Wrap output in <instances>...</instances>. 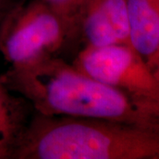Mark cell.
Segmentation results:
<instances>
[{
    "label": "cell",
    "mask_w": 159,
    "mask_h": 159,
    "mask_svg": "<svg viewBox=\"0 0 159 159\" xmlns=\"http://www.w3.org/2000/svg\"><path fill=\"white\" fill-rule=\"evenodd\" d=\"M75 38L63 20L41 0L20 1L0 28V52L11 66L57 56Z\"/></svg>",
    "instance_id": "4"
},
{
    "label": "cell",
    "mask_w": 159,
    "mask_h": 159,
    "mask_svg": "<svg viewBox=\"0 0 159 159\" xmlns=\"http://www.w3.org/2000/svg\"><path fill=\"white\" fill-rule=\"evenodd\" d=\"M63 20L75 37L80 35V21L89 0H41Z\"/></svg>",
    "instance_id": "8"
},
{
    "label": "cell",
    "mask_w": 159,
    "mask_h": 159,
    "mask_svg": "<svg viewBox=\"0 0 159 159\" xmlns=\"http://www.w3.org/2000/svg\"><path fill=\"white\" fill-rule=\"evenodd\" d=\"M153 70L155 71V73L157 74V75L159 77V57L157 63H156V65H155V66H154Z\"/></svg>",
    "instance_id": "10"
},
{
    "label": "cell",
    "mask_w": 159,
    "mask_h": 159,
    "mask_svg": "<svg viewBox=\"0 0 159 159\" xmlns=\"http://www.w3.org/2000/svg\"><path fill=\"white\" fill-rule=\"evenodd\" d=\"M1 79L36 113L159 128L158 121L140 111L123 94L58 56L11 66Z\"/></svg>",
    "instance_id": "1"
},
{
    "label": "cell",
    "mask_w": 159,
    "mask_h": 159,
    "mask_svg": "<svg viewBox=\"0 0 159 159\" xmlns=\"http://www.w3.org/2000/svg\"><path fill=\"white\" fill-rule=\"evenodd\" d=\"M157 59H158V58H157Z\"/></svg>",
    "instance_id": "11"
},
{
    "label": "cell",
    "mask_w": 159,
    "mask_h": 159,
    "mask_svg": "<svg viewBox=\"0 0 159 159\" xmlns=\"http://www.w3.org/2000/svg\"><path fill=\"white\" fill-rule=\"evenodd\" d=\"M22 0H0V28L8 13Z\"/></svg>",
    "instance_id": "9"
},
{
    "label": "cell",
    "mask_w": 159,
    "mask_h": 159,
    "mask_svg": "<svg viewBox=\"0 0 159 159\" xmlns=\"http://www.w3.org/2000/svg\"><path fill=\"white\" fill-rule=\"evenodd\" d=\"M80 35L85 46L129 44L127 0H89L81 17Z\"/></svg>",
    "instance_id": "5"
},
{
    "label": "cell",
    "mask_w": 159,
    "mask_h": 159,
    "mask_svg": "<svg viewBox=\"0 0 159 159\" xmlns=\"http://www.w3.org/2000/svg\"><path fill=\"white\" fill-rule=\"evenodd\" d=\"M14 159H159V128L34 112Z\"/></svg>",
    "instance_id": "2"
},
{
    "label": "cell",
    "mask_w": 159,
    "mask_h": 159,
    "mask_svg": "<svg viewBox=\"0 0 159 159\" xmlns=\"http://www.w3.org/2000/svg\"><path fill=\"white\" fill-rule=\"evenodd\" d=\"M129 44L153 69L159 57V0H127Z\"/></svg>",
    "instance_id": "7"
},
{
    "label": "cell",
    "mask_w": 159,
    "mask_h": 159,
    "mask_svg": "<svg viewBox=\"0 0 159 159\" xmlns=\"http://www.w3.org/2000/svg\"><path fill=\"white\" fill-rule=\"evenodd\" d=\"M34 113L29 102L0 77V159H14Z\"/></svg>",
    "instance_id": "6"
},
{
    "label": "cell",
    "mask_w": 159,
    "mask_h": 159,
    "mask_svg": "<svg viewBox=\"0 0 159 159\" xmlns=\"http://www.w3.org/2000/svg\"><path fill=\"white\" fill-rule=\"evenodd\" d=\"M74 65L123 94L140 111L159 122V77L129 44L85 46Z\"/></svg>",
    "instance_id": "3"
}]
</instances>
